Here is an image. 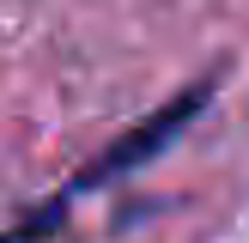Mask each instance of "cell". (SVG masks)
I'll use <instances>...</instances> for the list:
<instances>
[{"label": "cell", "instance_id": "1", "mask_svg": "<svg viewBox=\"0 0 249 243\" xmlns=\"http://www.w3.org/2000/svg\"><path fill=\"white\" fill-rule=\"evenodd\" d=\"M201 104H207V91H189V97H177V104H164V109H158L152 122H140V128H134V134H128L122 146H109V152H104V158L91 164V176H79L73 189H97V182H109V176H122V170L146 164L152 152H164V146L177 140L182 128H189V116H195Z\"/></svg>", "mask_w": 249, "mask_h": 243}]
</instances>
